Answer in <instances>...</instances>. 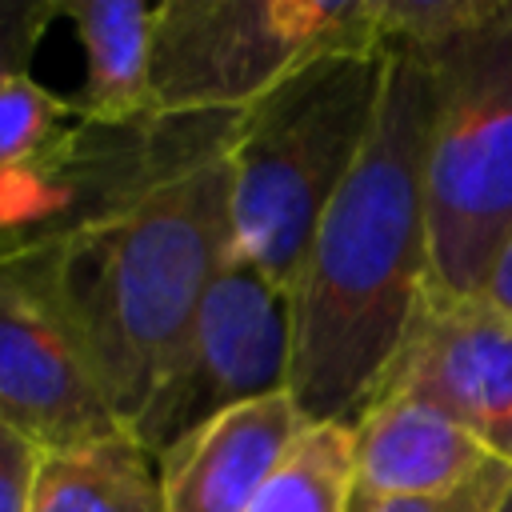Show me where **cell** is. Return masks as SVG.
Segmentation results:
<instances>
[{"label":"cell","instance_id":"obj_8","mask_svg":"<svg viewBox=\"0 0 512 512\" xmlns=\"http://www.w3.org/2000/svg\"><path fill=\"white\" fill-rule=\"evenodd\" d=\"M380 396L440 408L512 464V316L484 292L448 296L428 280L372 400Z\"/></svg>","mask_w":512,"mask_h":512},{"label":"cell","instance_id":"obj_4","mask_svg":"<svg viewBox=\"0 0 512 512\" xmlns=\"http://www.w3.org/2000/svg\"><path fill=\"white\" fill-rule=\"evenodd\" d=\"M432 88V284L480 296L512 236V0L420 48Z\"/></svg>","mask_w":512,"mask_h":512},{"label":"cell","instance_id":"obj_7","mask_svg":"<svg viewBox=\"0 0 512 512\" xmlns=\"http://www.w3.org/2000/svg\"><path fill=\"white\" fill-rule=\"evenodd\" d=\"M0 420L40 452L128 432L76 332L20 256H0Z\"/></svg>","mask_w":512,"mask_h":512},{"label":"cell","instance_id":"obj_1","mask_svg":"<svg viewBox=\"0 0 512 512\" xmlns=\"http://www.w3.org/2000/svg\"><path fill=\"white\" fill-rule=\"evenodd\" d=\"M428 120L420 52L388 48L372 136L320 216L288 296V396L308 424H356L432 280Z\"/></svg>","mask_w":512,"mask_h":512},{"label":"cell","instance_id":"obj_5","mask_svg":"<svg viewBox=\"0 0 512 512\" xmlns=\"http://www.w3.org/2000/svg\"><path fill=\"white\" fill-rule=\"evenodd\" d=\"M384 48L376 0H164L152 16L148 112L240 116L328 52Z\"/></svg>","mask_w":512,"mask_h":512},{"label":"cell","instance_id":"obj_3","mask_svg":"<svg viewBox=\"0 0 512 512\" xmlns=\"http://www.w3.org/2000/svg\"><path fill=\"white\" fill-rule=\"evenodd\" d=\"M384 76L388 48L328 52L228 120L232 264L292 296L316 224L372 136Z\"/></svg>","mask_w":512,"mask_h":512},{"label":"cell","instance_id":"obj_16","mask_svg":"<svg viewBox=\"0 0 512 512\" xmlns=\"http://www.w3.org/2000/svg\"><path fill=\"white\" fill-rule=\"evenodd\" d=\"M40 448L0 420V512H28Z\"/></svg>","mask_w":512,"mask_h":512},{"label":"cell","instance_id":"obj_9","mask_svg":"<svg viewBox=\"0 0 512 512\" xmlns=\"http://www.w3.org/2000/svg\"><path fill=\"white\" fill-rule=\"evenodd\" d=\"M308 428L288 392L236 404L156 456L164 512H248L292 440Z\"/></svg>","mask_w":512,"mask_h":512},{"label":"cell","instance_id":"obj_12","mask_svg":"<svg viewBox=\"0 0 512 512\" xmlns=\"http://www.w3.org/2000/svg\"><path fill=\"white\" fill-rule=\"evenodd\" d=\"M28 512H164L160 468L128 432L40 452Z\"/></svg>","mask_w":512,"mask_h":512},{"label":"cell","instance_id":"obj_19","mask_svg":"<svg viewBox=\"0 0 512 512\" xmlns=\"http://www.w3.org/2000/svg\"><path fill=\"white\" fill-rule=\"evenodd\" d=\"M504 512H512V496H508V504H504Z\"/></svg>","mask_w":512,"mask_h":512},{"label":"cell","instance_id":"obj_14","mask_svg":"<svg viewBox=\"0 0 512 512\" xmlns=\"http://www.w3.org/2000/svg\"><path fill=\"white\" fill-rule=\"evenodd\" d=\"M352 484V424H308L248 512H348Z\"/></svg>","mask_w":512,"mask_h":512},{"label":"cell","instance_id":"obj_18","mask_svg":"<svg viewBox=\"0 0 512 512\" xmlns=\"http://www.w3.org/2000/svg\"><path fill=\"white\" fill-rule=\"evenodd\" d=\"M484 296H488L500 312L512 316V236H508L500 260H496V268H492V276H488V284H484Z\"/></svg>","mask_w":512,"mask_h":512},{"label":"cell","instance_id":"obj_15","mask_svg":"<svg viewBox=\"0 0 512 512\" xmlns=\"http://www.w3.org/2000/svg\"><path fill=\"white\" fill-rule=\"evenodd\" d=\"M508 496H512V464L492 460L468 484L432 496H368L356 492L352 484L348 512H504Z\"/></svg>","mask_w":512,"mask_h":512},{"label":"cell","instance_id":"obj_17","mask_svg":"<svg viewBox=\"0 0 512 512\" xmlns=\"http://www.w3.org/2000/svg\"><path fill=\"white\" fill-rule=\"evenodd\" d=\"M36 40V28H32V8H16V12H0V80L12 76V72H24L16 68L12 60L24 56V48Z\"/></svg>","mask_w":512,"mask_h":512},{"label":"cell","instance_id":"obj_6","mask_svg":"<svg viewBox=\"0 0 512 512\" xmlns=\"http://www.w3.org/2000/svg\"><path fill=\"white\" fill-rule=\"evenodd\" d=\"M292 304L244 264H228L204 292L168 372L148 396L128 436L156 460L196 424L288 392Z\"/></svg>","mask_w":512,"mask_h":512},{"label":"cell","instance_id":"obj_11","mask_svg":"<svg viewBox=\"0 0 512 512\" xmlns=\"http://www.w3.org/2000/svg\"><path fill=\"white\" fill-rule=\"evenodd\" d=\"M72 16L84 48V84L68 100L84 128H124L148 112V68H152V16L144 0H72L56 4Z\"/></svg>","mask_w":512,"mask_h":512},{"label":"cell","instance_id":"obj_10","mask_svg":"<svg viewBox=\"0 0 512 512\" xmlns=\"http://www.w3.org/2000/svg\"><path fill=\"white\" fill-rule=\"evenodd\" d=\"M492 456L468 428L408 396L372 400L352 424L356 492L432 496L480 476Z\"/></svg>","mask_w":512,"mask_h":512},{"label":"cell","instance_id":"obj_2","mask_svg":"<svg viewBox=\"0 0 512 512\" xmlns=\"http://www.w3.org/2000/svg\"><path fill=\"white\" fill-rule=\"evenodd\" d=\"M224 132L104 212L16 252L76 332L124 428L168 372L208 284L232 264Z\"/></svg>","mask_w":512,"mask_h":512},{"label":"cell","instance_id":"obj_13","mask_svg":"<svg viewBox=\"0 0 512 512\" xmlns=\"http://www.w3.org/2000/svg\"><path fill=\"white\" fill-rule=\"evenodd\" d=\"M72 116L68 100L52 96L28 72H12L0 80V224L24 220V192L32 188L40 212L52 208L44 188V164L68 152V132L60 120Z\"/></svg>","mask_w":512,"mask_h":512}]
</instances>
